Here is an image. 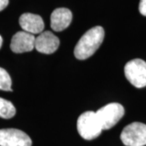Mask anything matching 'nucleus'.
Here are the masks:
<instances>
[{
	"label": "nucleus",
	"instance_id": "1a4fd4ad",
	"mask_svg": "<svg viewBox=\"0 0 146 146\" xmlns=\"http://www.w3.org/2000/svg\"><path fill=\"white\" fill-rule=\"evenodd\" d=\"M19 23L23 31L31 33L33 35L42 33L45 27L42 17L32 13H24L21 15Z\"/></svg>",
	"mask_w": 146,
	"mask_h": 146
},
{
	"label": "nucleus",
	"instance_id": "7ed1b4c3",
	"mask_svg": "<svg viewBox=\"0 0 146 146\" xmlns=\"http://www.w3.org/2000/svg\"><path fill=\"white\" fill-rule=\"evenodd\" d=\"M96 115L102 129L107 130L113 127L123 118L124 108L119 103L112 102L97 110Z\"/></svg>",
	"mask_w": 146,
	"mask_h": 146
},
{
	"label": "nucleus",
	"instance_id": "39448f33",
	"mask_svg": "<svg viewBox=\"0 0 146 146\" xmlns=\"http://www.w3.org/2000/svg\"><path fill=\"white\" fill-rule=\"evenodd\" d=\"M124 74L127 80L136 88L146 86V62L141 58H135L126 63Z\"/></svg>",
	"mask_w": 146,
	"mask_h": 146
},
{
	"label": "nucleus",
	"instance_id": "ddd939ff",
	"mask_svg": "<svg viewBox=\"0 0 146 146\" xmlns=\"http://www.w3.org/2000/svg\"><path fill=\"white\" fill-rule=\"evenodd\" d=\"M139 11L141 15L146 16V0H141L139 4Z\"/></svg>",
	"mask_w": 146,
	"mask_h": 146
},
{
	"label": "nucleus",
	"instance_id": "9b49d317",
	"mask_svg": "<svg viewBox=\"0 0 146 146\" xmlns=\"http://www.w3.org/2000/svg\"><path fill=\"white\" fill-rule=\"evenodd\" d=\"M16 110L11 102L0 98V118L11 119L16 115Z\"/></svg>",
	"mask_w": 146,
	"mask_h": 146
},
{
	"label": "nucleus",
	"instance_id": "20e7f679",
	"mask_svg": "<svg viewBox=\"0 0 146 146\" xmlns=\"http://www.w3.org/2000/svg\"><path fill=\"white\" fill-rule=\"evenodd\" d=\"M120 139L126 146L146 145V124L135 122L126 126Z\"/></svg>",
	"mask_w": 146,
	"mask_h": 146
},
{
	"label": "nucleus",
	"instance_id": "6e6552de",
	"mask_svg": "<svg viewBox=\"0 0 146 146\" xmlns=\"http://www.w3.org/2000/svg\"><path fill=\"white\" fill-rule=\"evenodd\" d=\"M59 46V39L50 31L42 32L35 39V49L46 54L54 53Z\"/></svg>",
	"mask_w": 146,
	"mask_h": 146
},
{
	"label": "nucleus",
	"instance_id": "423d86ee",
	"mask_svg": "<svg viewBox=\"0 0 146 146\" xmlns=\"http://www.w3.org/2000/svg\"><path fill=\"white\" fill-rule=\"evenodd\" d=\"M0 146H32V140L19 129H0Z\"/></svg>",
	"mask_w": 146,
	"mask_h": 146
},
{
	"label": "nucleus",
	"instance_id": "f257e3e1",
	"mask_svg": "<svg viewBox=\"0 0 146 146\" xmlns=\"http://www.w3.org/2000/svg\"><path fill=\"white\" fill-rule=\"evenodd\" d=\"M105 31L101 26H95L86 32L77 42L74 50L75 57L84 60L91 57L103 42Z\"/></svg>",
	"mask_w": 146,
	"mask_h": 146
},
{
	"label": "nucleus",
	"instance_id": "0eeeda50",
	"mask_svg": "<svg viewBox=\"0 0 146 146\" xmlns=\"http://www.w3.org/2000/svg\"><path fill=\"white\" fill-rule=\"evenodd\" d=\"M36 37L27 32H17L11 38L10 48L14 53H21L32 51L35 48Z\"/></svg>",
	"mask_w": 146,
	"mask_h": 146
},
{
	"label": "nucleus",
	"instance_id": "9d476101",
	"mask_svg": "<svg viewBox=\"0 0 146 146\" xmlns=\"http://www.w3.org/2000/svg\"><path fill=\"white\" fill-rule=\"evenodd\" d=\"M72 20V11L65 7L57 8L50 16V26L54 31L61 32L66 29Z\"/></svg>",
	"mask_w": 146,
	"mask_h": 146
},
{
	"label": "nucleus",
	"instance_id": "f8f14e48",
	"mask_svg": "<svg viewBox=\"0 0 146 146\" xmlns=\"http://www.w3.org/2000/svg\"><path fill=\"white\" fill-rule=\"evenodd\" d=\"M0 90L12 92L10 75L5 69L2 68H0Z\"/></svg>",
	"mask_w": 146,
	"mask_h": 146
},
{
	"label": "nucleus",
	"instance_id": "f03ea898",
	"mask_svg": "<svg viewBox=\"0 0 146 146\" xmlns=\"http://www.w3.org/2000/svg\"><path fill=\"white\" fill-rule=\"evenodd\" d=\"M76 127L80 136L88 141L98 137L103 131L96 112L91 110L80 115L76 123Z\"/></svg>",
	"mask_w": 146,
	"mask_h": 146
},
{
	"label": "nucleus",
	"instance_id": "4468645a",
	"mask_svg": "<svg viewBox=\"0 0 146 146\" xmlns=\"http://www.w3.org/2000/svg\"><path fill=\"white\" fill-rule=\"evenodd\" d=\"M9 1L8 0H0V11L4 10L8 5Z\"/></svg>",
	"mask_w": 146,
	"mask_h": 146
},
{
	"label": "nucleus",
	"instance_id": "2eb2a0df",
	"mask_svg": "<svg viewBox=\"0 0 146 146\" xmlns=\"http://www.w3.org/2000/svg\"><path fill=\"white\" fill-rule=\"evenodd\" d=\"M2 45H3V37L0 35V48L2 46Z\"/></svg>",
	"mask_w": 146,
	"mask_h": 146
}]
</instances>
